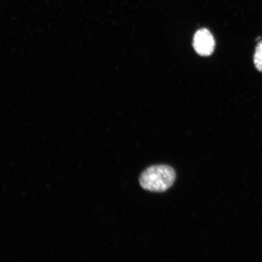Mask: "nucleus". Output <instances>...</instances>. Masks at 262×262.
Wrapping results in <instances>:
<instances>
[{
    "instance_id": "obj_3",
    "label": "nucleus",
    "mask_w": 262,
    "mask_h": 262,
    "mask_svg": "<svg viewBox=\"0 0 262 262\" xmlns=\"http://www.w3.org/2000/svg\"><path fill=\"white\" fill-rule=\"evenodd\" d=\"M254 63L257 70L262 73V41L258 42L255 48Z\"/></svg>"
},
{
    "instance_id": "obj_2",
    "label": "nucleus",
    "mask_w": 262,
    "mask_h": 262,
    "mask_svg": "<svg viewBox=\"0 0 262 262\" xmlns=\"http://www.w3.org/2000/svg\"><path fill=\"white\" fill-rule=\"evenodd\" d=\"M195 50L202 56H209L215 48V40L210 32L207 29H202L195 33L194 37Z\"/></svg>"
},
{
    "instance_id": "obj_1",
    "label": "nucleus",
    "mask_w": 262,
    "mask_h": 262,
    "mask_svg": "<svg viewBox=\"0 0 262 262\" xmlns=\"http://www.w3.org/2000/svg\"><path fill=\"white\" fill-rule=\"evenodd\" d=\"M176 178L174 170L168 165L149 167L140 178L141 186L146 191L162 192L171 188Z\"/></svg>"
}]
</instances>
